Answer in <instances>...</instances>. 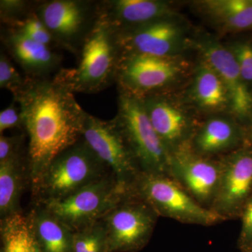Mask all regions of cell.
I'll return each instance as SVG.
<instances>
[{
    "mask_svg": "<svg viewBox=\"0 0 252 252\" xmlns=\"http://www.w3.org/2000/svg\"><path fill=\"white\" fill-rule=\"evenodd\" d=\"M73 93L56 77H26L14 99L28 138L27 160L32 195L50 164L82 137L86 114Z\"/></svg>",
    "mask_w": 252,
    "mask_h": 252,
    "instance_id": "cell-1",
    "label": "cell"
},
{
    "mask_svg": "<svg viewBox=\"0 0 252 252\" xmlns=\"http://www.w3.org/2000/svg\"><path fill=\"white\" fill-rule=\"evenodd\" d=\"M78 56L77 67L55 74L73 93L97 94L115 81L121 51L115 30L100 15Z\"/></svg>",
    "mask_w": 252,
    "mask_h": 252,
    "instance_id": "cell-2",
    "label": "cell"
},
{
    "mask_svg": "<svg viewBox=\"0 0 252 252\" xmlns=\"http://www.w3.org/2000/svg\"><path fill=\"white\" fill-rule=\"evenodd\" d=\"M112 173L81 137L50 164L32 196L34 203L67 198Z\"/></svg>",
    "mask_w": 252,
    "mask_h": 252,
    "instance_id": "cell-3",
    "label": "cell"
},
{
    "mask_svg": "<svg viewBox=\"0 0 252 252\" xmlns=\"http://www.w3.org/2000/svg\"><path fill=\"white\" fill-rule=\"evenodd\" d=\"M141 172L170 177V152L154 128L141 97L119 91L114 118Z\"/></svg>",
    "mask_w": 252,
    "mask_h": 252,
    "instance_id": "cell-4",
    "label": "cell"
},
{
    "mask_svg": "<svg viewBox=\"0 0 252 252\" xmlns=\"http://www.w3.org/2000/svg\"><path fill=\"white\" fill-rule=\"evenodd\" d=\"M131 189L134 195L148 203L158 217L204 226L225 220L199 203L169 176L140 172Z\"/></svg>",
    "mask_w": 252,
    "mask_h": 252,
    "instance_id": "cell-5",
    "label": "cell"
},
{
    "mask_svg": "<svg viewBox=\"0 0 252 252\" xmlns=\"http://www.w3.org/2000/svg\"><path fill=\"white\" fill-rule=\"evenodd\" d=\"M131 193L130 187L119 183L110 173L67 198L39 204L74 233L102 220Z\"/></svg>",
    "mask_w": 252,
    "mask_h": 252,
    "instance_id": "cell-6",
    "label": "cell"
},
{
    "mask_svg": "<svg viewBox=\"0 0 252 252\" xmlns=\"http://www.w3.org/2000/svg\"><path fill=\"white\" fill-rule=\"evenodd\" d=\"M34 11L49 30L56 46L78 55L98 18V1H35Z\"/></svg>",
    "mask_w": 252,
    "mask_h": 252,
    "instance_id": "cell-7",
    "label": "cell"
},
{
    "mask_svg": "<svg viewBox=\"0 0 252 252\" xmlns=\"http://www.w3.org/2000/svg\"><path fill=\"white\" fill-rule=\"evenodd\" d=\"M157 212L133 193L120 202L102 220L107 238V252H139L153 235Z\"/></svg>",
    "mask_w": 252,
    "mask_h": 252,
    "instance_id": "cell-8",
    "label": "cell"
},
{
    "mask_svg": "<svg viewBox=\"0 0 252 252\" xmlns=\"http://www.w3.org/2000/svg\"><path fill=\"white\" fill-rule=\"evenodd\" d=\"M82 138L119 183L131 188L141 172L115 119L104 121L87 113Z\"/></svg>",
    "mask_w": 252,
    "mask_h": 252,
    "instance_id": "cell-9",
    "label": "cell"
},
{
    "mask_svg": "<svg viewBox=\"0 0 252 252\" xmlns=\"http://www.w3.org/2000/svg\"><path fill=\"white\" fill-rule=\"evenodd\" d=\"M169 171L196 201L211 209L220 182V160L196 153L189 142L170 152Z\"/></svg>",
    "mask_w": 252,
    "mask_h": 252,
    "instance_id": "cell-10",
    "label": "cell"
},
{
    "mask_svg": "<svg viewBox=\"0 0 252 252\" xmlns=\"http://www.w3.org/2000/svg\"><path fill=\"white\" fill-rule=\"evenodd\" d=\"M180 72V63L172 57L123 54L115 81L119 91L143 97L171 83Z\"/></svg>",
    "mask_w": 252,
    "mask_h": 252,
    "instance_id": "cell-11",
    "label": "cell"
},
{
    "mask_svg": "<svg viewBox=\"0 0 252 252\" xmlns=\"http://www.w3.org/2000/svg\"><path fill=\"white\" fill-rule=\"evenodd\" d=\"M220 163V182L211 210L226 220L240 215L252 195V152L233 151Z\"/></svg>",
    "mask_w": 252,
    "mask_h": 252,
    "instance_id": "cell-12",
    "label": "cell"
},
{
    "mask_svg": "<svg viewBox=\"0 0 252 252\" xmlns=\"http://www.w3.org/2000/svg\"><path fill=\"white\" fill-rule=\"evenodd\" d=\"M115 31L121 55L172 57L183 46V31L171 18Z\"/></svg>",
    "mask_w": 252,
    "mask_h": 252,
    "instance_id": "cell-13",
    "label": "cell"
},
{
    "mask_svg": "<svg viewBox=\"0 0 252 252\" xmlns=\"http://www.w3.org/2000/svg\"><path fill=\"white\" fill-rule=\"evenodd\" d=\"M198 47L204 61L216 71L223 81L232 112L240 119L250 117L252 114V93L229 49L212 39L201 41Z\"/></svg>",
    "mask_w": 252,
    "mask_h": 252,
    "instance_id": "cell-14",
    "label": "cell"
},
{
    "mask_svg": "<svg viewBox=\"0 0 252 252\" xmlns=\"http://www.w3.org/2000/svg\"><path fill=\"white\" fill-rule=\"evenodd\" d=\"M3 44L28 78L51 77L61 70L62 57L53 48L32 40L22 33L6 28L1 35Z\"/></svg>",
    "mask_w": 252,
    "mask_h": 252,
    "instance_id": "cell-15",
    "label": "cell"
},
{
    "mask_svg": "<svg viewBox=\"0 0 252 252\" xmlns=\"http://www.w3.org/2000/svg\"><path fill=\"white\" fill-rule=\"evenodd\" d=\"M141 98L154 128L170 154L190 142L191 126L183 111L158 94Z\"/></svg>",
    "mask_w": 252,
    "mask_h": 252,
    "instance_id": "cell-16",
    "label": "cell"
},
{
    "mask_svg": "<svg viewBox=\"0 0 252 252\" xmlns=\"http://www.w3.org/2000/svg\"><path fill=\"white\" fill-rule=\"evenodd\" d=\"M98 12L116 31L171 18V6L159 0H106L98 1Z\"/></svg>",
    "mask_w": 252,
    "mask_h": 252,
    "instance_id": "cell-17",
    "label": "cell"
},
{
    "mask_svg": "<svg viewBox=\"0 0 252 252\" xmlns=\"http://www.w3.org/2000/svg\"><path fill=\"white\" fill-rule=\"evenodd\" d=\"M241 138V130L236 123L228 118L217 117L204 123L190 144L196 153L210 158L235 148Z\"/></svg>",
    "mask_w": 252,
    "mask_h": 252,
    "instance_id": "cell-18",
    "label": "cell"
},
{
    "mask_svg": "<svg viewBox=\"0 0 252 252\" xmlns=\"http://www.w3.org/2000/svg\"><path fill=\"white\" fill-rule=\"evenodd\" d=\"M28 215L41 252H72L74 233L45 207L34 203Z\"/></svg>",
    "mask_w": 252,
    "mask_h": 252,
    "instance_id": "cell-19",
    "label": "cell"
},
{
    "mask_svg": "<svg viewBox=\"0 0 252 252\" xmlns=\"http://www.w3.org/2000/svg\"><path fill=\"white\" fill-rule=\"evenodd\" d=\"M30 185L27 154L0 162V218L4 220L23 212L21 195Z\"/></svg>",
    "mask_w": 252,
    "mask_h": 252,
    "instance_id": "cell-20",
    "label": "cell"
},
{
    "mask_svg": "<svg viewBox=\"0 0 252 252\" xmlns=\"http://www.w3.org/2000/svg\"><path fill=\"white\" fill-rule=\"evenodd\" d=\"M192 94L199 107L207 111L219 112L229 107V98L223 81L205 61L195 73Z\"/></svg>",
    "mask_w": 252,
    "mask_h": 252,
    "instance_id": "cell-21",
    "label": "cell"
},
{
    "mask_svg": "<svg viewBox=\"0 0 252 252\" xmlns=\"http://www.w3.org/2000/svg\"><path fill=\"white\" fill-rule=\"evenodd\" d=\"M201 4L206 14L225 29L252 28V0H208Z\"/></svg>",
    "mask_w": 252,
    "mask_h": 252,
    "instance_id": "cell-22",
    "label": "cell"
},
{
    "mask_svg": "<svg viewBox=\"0 0 252 252\" xmlns=\"http://www.w3.org/2000/svg\"><path fill=\"white\" fill-rule=\"evenodd\" d=\"M0 231L5 252H41L28 215L21 212L1 220Z\"/></svg>",
    "mask_w": 252,
    "mask_h": 252,
    "instance_id": "cell-23",
    "label": "cell"
},
{
    "mask_svg": "<svg viewBox=\"0 0 252 252\" xmlns=\"http://www.w3.org/2000/svg\"><path fill=\"white\" fill-rule=\"evenodd\" d=\"M107 238L102 220L73 235L72 252H107Z\"/></svg>",
    "mask_w": 252,
    "mask_h": 252,
    "instance_id": "cell-24",
    "label": "cell"
},
{
    "mask_svg": "<svg viewBox=\"0 0 252 252\" xmlns=\"http://www.w3.org/2000/svg\"><path fill=\"white\" fill-rule=\"evenodd\" d=\"M9 28L16 30L32 40L50 46L53 49L56 46L49 30L40 18L38 17L34 10L16 26Z\"/></svg>",
    "mask_w": 252,
    "mask_h": 252,
    "instance_id": "cell-25",
    "label": "cell"
},
{
    "mask_svg": "<svg viewBox=\"0 0 252 252\" xmlns=\"http://www.w3.org/2000/svg\"><path fill=\"white\" fill-rule=\"evenodd\" d=\"M35 2L25 0H1L0 17L7 28H13L21 22L34 10Z\"/></svg>",
    "mask_w": 252,
    "mask_h": 252,
    "instance_id": "cell-26",
    "label": "cell"
},
{
    "mask_svg": "<svg viewBox=\"0 0 252 252\" xmlns=\"http://www.w3.org/2000/svg\"><path fill=\"white\" fill-rule=\"evenodd\" d=\"M26 77H22L16 70L7 55L0 54V89L9 91L15 95L23 89Z\"/></svg>",
    "mask_w": 252,
    "mask_h": 252,
    "instance_id": "cell-27",
    "label": "cell"
},
{
    "mask_svg": "<svg viewBox=\"0 0 252 252\" xmlns=\"http://www.w3.org/2000/svg\"><path fill=\"white\" fill-rule=\"evenodd\" d=\"M230 52L242 76L248 84H252V44L245 41H238L230 46Z\"/></svg>",
    "mask_w": 252,
    "mask_h": 252,
    "instance_id": "cell-28",
    "label": "cell"
},
{
    "mask_svg": "<svg viewBox=\"0 0 252 252\" xmlns=\"http://www.w3.org/2000/svg\"><path fill=\"white\" fill-rule=\"evenodd\" d=\"M240 215L242 226L238 238V248L242 252H247L252 246V195L245 203Z\"/></svg>",
    "mask_w": 252,
    "mask_h": 252,
    "instance_id": "cell-29",
    "label": "cell"
},
{
    "mask_svg": "<svg viewBox=\"0 0 252 252\" xmlns=\"http://www.w3.org/2000/svg\"><path fill=\"white\" fill-rule=\"evenodd\" d=\"M18 104L13 99L12 102L0 112V134L11 129L24 130L22 115Z\"/></svg>",
    "mask_w": 252,
    "mask_h": 252,
    "instance_id": "cell-30",
    "label": "cell"
},
{
    "mask_svg": "<svg viewBox=\"0 0 252 252\" xmlns=\"http://www.w3.org/2000/svg\"><path fill=\"white\" fill-rule=\"evenodd\" d=\"M25 135L0 136V162L24 154L23 142Z\"/></svg>",
    "mask_w": 252,
    "mask_h": 252,
    "instance_id": "cell-31",
    "label": "cell"
},
{
    "mask_svg": "<svg viewBox=\"0 0 252 252\" xmlns=\"http://www.w3.org/2000/svg\"><path fill=\"white\" fill-rule=\"evenodd\" d=\"M247 252H252V246L251 247V248L249 249L248 251Z\"/></svg>",
    "mask_w": 252,
    "mask_h": 252,
    "instance_id": "cell-32",
    "label": "cell"
},
{
    "mask_svg": "<svg viewBox=\"0 0 252 252\" xmlns=\"http://www.w3.org/2000/svg\"><path fill=\"white\" fill-rule=\"evenodd\" d=\"M5 252L4 250V249H3V248H1V252Z\"/></svg>",
    "mask_w": 252,
    "mask_h": 252,
    "instance_id": "cell-33",
    "label": "cell"
}]
</instances>
